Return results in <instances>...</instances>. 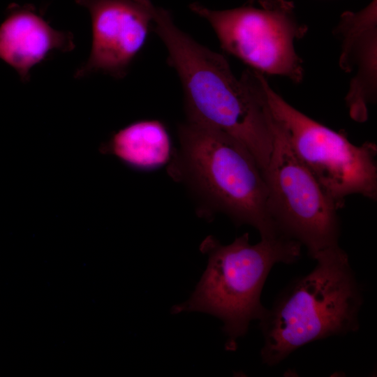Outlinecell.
Masks as SVG:
<instances>
[{
    "instance_id": "1",
    "label": "cell",
    "mask_w": 377,
    "mask_h": 377,
    "mask_svg": "<svg viewBox=\"0 0 377 377\" xmlns=\"http://www.w3.org/2000/svg\"><path fill=\"white\" fill-rule=\"evenodd\" d=\"M152 29L168 51L185 98L187 119L217 128L243 144L263 170L273 143L272 118L260 82V73L245 71L240 79L226 59L197 43L157 7Z\"/></svg>"
},
{
    "instance_id": "2",
    "label": "cell",
    "mask_w": 377,
    "mask_h": 377,
    "mask_svg": "<svg viewBox=\"0 0 377 377\" xmlns=\"http://www.w3.org/2000/svg\"><path fill=\"white\" fill-rule=\"evenodd\" d=\"M177 135L168 172L198 198L201 216L224 214L237 226L254 228L260 238L283 235L268 210L263 170L243 144L189 119L178 126Z\"/></svg>"
},
{
    "instance_id": "3",
    "label": "cell",
    "mask_w": 377,
    "mask_h": 377,
    "mask_svg": "<svg viewBox=\"0 0 377 377\" xmlns=\"http://www.w3.org/2000/svg\"><path fill=\"white\" fill-rule=\"evenodd\" d=\"M308 274L293 279L258 320L260 358L273 367L311 342L359 330L362 290L340 246L316 259Z\"/></svg>"
},
{
    "instance_id": "4",
    "label": "cell",
    "mask_w": 377,
    "mask_h": 377,
    "mask_svg": "<svg viewBox=\"0 0 377 377\" xmlns=\"http://www.w3.org/2000/svg\"><path fill=\"white\" fill-rule=\"evenodd\" d=\"M302 247L283 235L252 244L246 232L226 245L207 236L199 247L207 255V267L189 298L174 305L171 313L200 312L219 318L227 337L225 348L235 350L250 323L266 310L260 296L269 272L276 264L296 263Z\"/></svg>"
},
{
    "instance_id": "5",
    "label": "cell",
    "mask_w": 377,
    "mask_h": 377,
    "mask_svg": "<svg viewBox=\"0 0 377 377\" xmlns=\"http://www.w3.org/2000/svg\"><path fill=\"white\" fill-rule=\"evenodd\" d=\"M272 116L284 130L299 158L339 210L346 197L377 200V145L352 143L345 131H334L299 111L260 76Z\"/></svg>"
},
{
    "instance_id": "6",
    "label": "cell",
    "mask_w": 377,
    "mask_h": 377,
    "mask_svg": "<svg viewBox=\"0 0 377 377\" xmlns=\"http://www.w3.org/2000/svg\"><path fill=\"white\" fill-rule=\"evenodd\" d=\"M272 117V149L263 170L268 210L279 232L300 243L316 260L339 247V209L295 153L281 126Z\"/></svg>"
},
{
    "instance_id": "7",
    "label": "cell",
    "mask_w": 377,
    "mask_h": 377,
    "mask_svg": "<svg viewBox=\"0 0 377 377\" xmlns=\"http://www.w3.org/2000/svg\"><path fill=\"white\" fill-rule=\"evenodd\" d=\"M189 8L209 23L223 50L253 70L302 81V61L294 42L305 35L307 28L295 20L289 2L263 8L214 10L197 3Z\"/></svg>"
},
{
    "instance_id": "8",
    "label": "cell",
    "mask_w": 377,
    "mask_h": 377,
    "mask_svg": "<svg viewBox=\"0 0 377 377\" xmlns=\"http://www.w3.org/2000/svg\"><path fill=\"white\" fill-rule=\"evenodd\" d=\"M88 10L91 21V49L75 77L101 72L126 75L152 29L156 9L151 0H75Z\"/></svg>"
},
{
    "instance_id": "9",
    "label": "cell",
    "mask_w": 377,
    "mask_h": 377,
    "mask_svg": "<svg viewBox=\"0 0 377 377\" xmlns=\"http://www.w3.org/2000/svg\"><path fill=\"white\" fill-rule=\"evenodd\" d=\"M372 2L363 10L346 13L335 34L341 41L339 65L353 74L346 103L357 122L368 118L369 105L376 98V7Z\"/></svg>"
},
{
    "instance_id": "10",
    "label": "cell",
    "mask_w": 377,
    "mask_h": 377,
    "mask_svg": "<svg viewBox=\"0 0 377 377\" xmlns=\"http://www.w3.org/2000/svg\"><path fill=\"white\" fill-rule=\"evenodd\" d=\"M75 48L73 35L51 27L31 4L11 3L0 24V59L27 82L30 71L55 52Z\"/></svg>"
},
{
    "instance_id": "11",
    "label": "cell",
    "mask_w": 377,
    "mask_h": 377,
    "mask_svg": "<svg viewBox=\"0 0 377 377\" xmlns=\"http://www.w3.org/2000/svg\"><path fill=\"white\" fill-rule=\"evenodd\" d=\"M108 148L128 165L144 170L165 164L172 155L168 131L156 120L139 121L121 129Z\"/></svg>"
},
{
    "instance_id": "12",
    "label": "cell",
    "mask_w": 377,
    "mask_h": 377,
    "mask_svg": "<svg viewBox=\"0 0 377 377\" xmlns=\"http://www.w3.org/2000/svg\"><path fill=\"white\" fill-rule=\"evenodd\" d=\"M254 1V0H251ZM263 8L273 7L279 5L285 1V0H258Z\"/></svg>"
}]
</instances>
